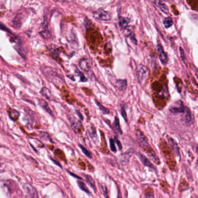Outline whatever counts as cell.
Listing matches in <instances>:
<instances>
[{
	"label": "cell",
	"instance_id": "1",
	"mask_svg": "<svg viewBox=\"0 0 198 198\" xmlns=\"http://www.w3.org/2000/svg\"><path fill=\"white\" fill-rule=\"evenodd\" d=\"M70 126L76 134H82L84 131V127L82 122L77 119L75 117L71 116L69 118Z\"/></svg>",
	"mask_w": 198,
	"mask_h": 198
},
{
	"label": "cell",
	"instance_id": "2",
	"mask_svg": "<svg viewBox=\"0 0 198 198\" xmlns=\"http://www.w3.org/2000/svg\"><path fill=\"white\" fill-rule=\"evenodd\" d=\"M148 69L146 66L143 64H139L137 68V77L138 82L141 84L144 82L148 76Z\"/></svg>",
	"mask_w": 198,
	"mask_h": 198
},
{
	"label": "cell",
	"instance_id": "3",
	"mask_svg": "<svg viewBox=\"0 0 198 198\" xmlns=\"http://www.w3.org/2000/svg\"><path fill=\"white\" fill-rule=\"evenodd\" d=\"M186 107V106L184 105L182 101L179 100L175 102L170 107L169 111L173 114H182L185 110Z\"/></svg>",
	"mask_w": 198,
	"mask_h": 198
},
{
	"label": "cell",
	"instance_id": "4",
	"mask_svg": "<svg viewBox=\"0 0 198 198\" xmlns=\"http://www.w3.org/2000/svg\"><path fill=\"white\" fill-rule=\"evenodd\" d=\"M93 17L101 21H109L111 19V13L104 9H99L93 13Z\"/></svg>",
	"mask_w": 198,
	"mask_h": 198
},
{
	"label": "cell",
	"instance_id": "5",
	"mask_svg": "<svg viewBox=\"0 0 198 198\" xmlns=\"http://www.w3.org/2000/svg\"><path fill=\"white\" fill-rule=\"evenodd\" d=\"M135 135L138 144L141 146V148L144 149H146L147 148H148L149 146V144L146 137L144 135V134H143V133L140 130H137L136 131Z\"/></svg>",
	"mask_w": 198,
	"mask_h": 198
},
{
	"label": "cell",
	"instance_id": "6",
	"mask_svg": "<svg viewBox=\"0 0 198 198\" xmlns=\"http://www.w3.org/2000/svg\"><path fill=\"white\" fill-rule=\"evenodd\" d=\"M23 188H24V192L27 193V195H29V196L31 198H38V195L37 190L35 189L34 186H32L29 183H24L23 185Z\"/></svg>",
	"mask_w": 198,
	"mask_h": 198
},
{
	"label": "cell",
	"instance_id": "7",
	"mask_svg": "<svg viewBox=\"0 0 198 198\" xmlns=\"http://www.w3.org/2000/svg\"><path fill=\"white\" fill-rule=\"evenodd\" d=\"M157 51L159 55V58L162 64L165 65L168 62V57L166 53L164 52L163 47L161 44H158L157 46Z\"/></svg>",
	"mask_w": 198,
	"mask_h": 198
},
{
	"label": "cell",
	"instance_id": "8",
	"mask_svg": "<svg viewBox=\"0 0 198 198\" xmlns=\"http://www.w3.org/2000/svg\"><path fill=\"white\" fill-rule=\"evenodd\" d=\"M181 117H182V120L185 124H189L192 121L191 112L188 107H186L185 110L182 113Z\"/></svg>",
	"mask_w": 198,
	"mask_h": 198
},
{
	"label": "cell",
	"instance_id": "9",
	"mask_svg": "<svg viewBox=\"0 0 198 198\" xmlns=\"http://www.w3.org/2000/svg\"><path fill=\"white\" fill-rule=\"evenodd\" d=\"M38 105H40L41 108L47 113H48L50 116L54 117L53 113L46 101H45L44 99H38Z\"/></svg>",
	"mask_w": 198,
	"mask_h": 198
},
{
	"label": "cell",
	"instance_id": "10",
	"mask_svg": "<svg viewBox=\"0 0 198 198\" xmlns=\"http://www.w3.org/2000/svg\"><path fill=\"white\" fill-rule=\"evenodd\" d=\"M137 155H138V156L139 157V159L141 160V162L143 163L144 165H145V166H147V167H149L151 169H155V166H154V165L143 154H142L141 153H137Z\"/></svg>",
	"mask_w": 198,
	"mask_h": 198
},
{
	"label": "cell",
	"instance_id": "11",
	"mask_svg": "<svg viewBox=\"0 0 198 198\" xmlns=\"http://www.w3.org/2000/svg\"><path fill=\"white\" fill-rule=\"evenodd\" d=\"M167 140L169 141V145L171 146L173 151L177 156H180V149H179L178 146L176 143V142L170 137H167Z\"/></svg>",
	"mask_w": 198,
	"mask_h": 198
},
{
	"label": "cell",
	"instance_id": "12",
	"mask_svg": "<svg viewBox=\"0 0 198 198\" xmlns=\"http://www.w3.org/2000/svg\"><path fill=\"white\" fill-rule=\"evenodd\" d=\"M116 86L117 89L121 91H124L127 87V82L126 80L119 79L116 82Z\"/></svg>",
	"mask_w": 198,
	"mask_h": 198
},
{
	"label": "cell",
	"instance_id": "13",
	"mask_svg": "<svg viewBox=\"0 0 198 198\" xmlns=\"http://www.w3.org/2000/svg\"><path fill=\"white\" fill-rule=\"evenodd\" d=\"M88 134L91 138L93 140L94 142L96 143L98 141V137L97 133V130L94 125H91L88 130Z\"/></svg>",
	"mask_w": 198,
	"mask_h": 198
},
{
	"label": "cell",
	"instance_id": "14",
	"mask_svg": "<svg viewBox=\"0 0 198 198\" xmlns=\"http://www.w3.org/2000/svg\"><path fill=\"white\" fill-rule=\"evenodd\" d=\"M83 175L85 177L86 180L87 181L88 184H89V185L93 189L95 193H97L96 185H95V181L94 180L93 178L91 175H90L84 174Z\"/></svg>",
	"mask_w": 198,
	"mask_h": 198
},
{
	"label": "cell",
	"instance_id": "15",
	"mask_svg": "<svg viewBox=\"0 0 198 198\" xmlns=\"http://www.w3.org/2000/svg\"><path fill=\"white\" fill-rule=\"evenodd\" d=\"M22 24V14H18L12 21V25L15 28H19Z\"/></svg>",
	"mask_w": 198,
	"mask_h": 198
},
{
	"label": "cell",
	"instance_id": "16",
	"mask_svg": "<svg viewBox=\"0 0 198 198\" xmlns=\"http://www.w3.org/2000/svg\"><path fill=\"white\" fill-rule=\"evenodd\" d=\"M40 93L41 95L43 96L44 97H45L46 99L49 100V101L52 100V97H53L52 93L48 88L46 87L42 88Z\"/></svg>",
	"mask_w": 198,
	"mask_h": 198
},
{
	"label": "cell",
	"instance_id": "17",
	"mask_svg": "<svg viewBox=\"0 0 198 198\" xmlns=\"http://www.w3.org/2000/svg\"><path fill=\"white\" fill-rule=\"evenodd\" d=\"M79 66L82 70L86 72H88L90 69V65L89 64L88 61L87 59H82L79 62Z\"/></svg>",
	"mask_w": 198,
	"mask_h": 198
},
{
	"label": "cell",
	"instance_id": "18",
	"mask_svg": "<svg viewBox=\"0 0 198 198\" xmlns=\"http://www.w3.org/2000/svg\"><path fill=\"white\" fill-rule=\"evenodd\" d=\"M9 117L12 120V121H17L20 117V113L15 109H11L8 112Z\"/></svg>",
	"mask_w": 198,
	"mask_h": 198
},
{
	"label": "cell",
	"instance_id": "19",
	"mask_svg": "<svg viewBox=\"0 0 198 198\" xmlns=\"http://www.w3.org/2000/svg\"><path fill=\"white\" fill-rule=\"evenodd\" d=\"M147 155L149 156V157L151 159L152 161H153L156 164H159L160 163V160L159 159V157H157V155H156V153H155V152L153 151V150H149L147 151L146 152Z\"/></svg>",
	"mask_w": 198,
	"mask_h": 198
},
{
	"label": "cell",
	"instance_id": "20",
	"mask_svg": "<svg viewBox=\"0 0 198 198\" xmlns=\"http://www.w3.org/2000/svg\"><path fill=\"white\" fill-rule=\"evenodd\" d=\"M159 96L161 98H167L170 96L169 94V90L167 86H164L163 88L160 90V91L158 93Z\"/></svg>",
	"mask_w": 198,
	"mask_h": 198
},
{
	"label": "cell",
	"instance_id": "21",
	"mask_svg": "<svg viewBox=\"0 0 198 198\" xmlns=\"http://www.w3.org/2000/svg\"><path fill=\"white\" fill-rule=\"evenodd\" d=\"M77 184H78V186L80 188V189L82 191H84V192H86L88 195H90L91 196H92L91 194V192H90V191H89L87 186L86 185V184L84 182L81 181H77Z\"/></svg>",
	"mask_w": 198,
	"mask_h": 198
},
{
	"label": "cell",
	"instance_id": "22",
	"mask_svg": "<svg viewBox=\"0 0 198 198\" xmlns=\"http://www.w3.org/2000/svg\"><path fill=\"white\" fill-rule=\"evenodd\" d=\"M157 6L159 8L161 11L163 12L164 13L169 14V11L168 7L162 1H159L157 2Z\"/></svg>",
	"mask_w": 198,
	"mask_h": 198
},
{
	"label": "cell",
	"instance_id": "23",
	"mask_svg": "<svg viewBox=\"0 0 198 198\" xmlns=\"http://www.w3.org/2000/svg\"><path fill=\"white\" fill-rule=\"evenodd\" d=\"M119 24L120 27L124 29H126L128 25V20L127 18H124V17H120L119 20Z\"/></svg>",
	"mask_w": 198,
	"mask_h": 198
},
{
	"label": "cell",
	"instance_id": "24",
	"mask_svg": "<svg viewBox=\"0 0 198 198\" xmlns=\"http://www.w3.org/2000/svg\"><path fill=\"white\" fill-rule=\"evenodd\" d=\"M95 101L96 104L98 106V107L99 108V110L102 112V113L104 115H108L110 113V111L109 110V109H108L107 108L105 107L104 105H102L98 101L95 99Z\"/></svg>",
	"mask_w": 198,
	"mask_h": 198
},
{
	"label": "cell",
	"instance_id": "25",
	"mask_svg": "<svg viewBox=\"0 0 198 198\" xmlns=\"http://www.w3.org/2000/svg\"><path fill=\"white\" fill-rule=\"evenodd\" d=\"M43 29L44 30L40 32V35L44 38H49L51 36V34L47 28V22H46L45 26L43 27Z\"/></svg>",
	"mask_w": 198,
	"mask_h": 198
},
{
	"label": "cell",
	"instance_id": "26",
	"mask_svg": "<svg viewBox=\"0 0 198 198\" xmlns=\"http://www.w3.org/2000/svg\"><path fill=\"white\" fill-rule=\"evenodd\" d=\"M113 127L115 128L117 132H119L120 134H122L123 131L120 126V122H119V119L117 116L115 117V120L113 123Z\"/></svg>",
	"mask_w": 198,
	"mask_h": 198
},
{
	"label": "cell",
	"instance_id": "27",
	"mask_svg": "<svg viewBox=\"0 0 198 198\" xmlns=\"http://www.w3.org/2000/svg\"><path fill=\"white\" fill-rule=\"evenodd\" d=\"M40 134V136L41 137V138H42L43 140H46L47 141H50V142L54 144V142L52 139L51 137L50 136V135L48 134V133L41 131V132H40V134Z\"/></svg>",
	"mask_w": 198,
	"mask_h": 198
},
{
	"label": "cell",
	"instance_id": "28",
	"mask_svg": "<svg viewBox=\"0 0 198 198\" xmlns=\"http://www.w3.org/2000/svg\"><path fill=\"white\" fill-rule=\"evenodd\" d=\"M173 21L170 17L166 18L163 20V25L166 29L170 28L173 25Z\"/></svg>",
	"mask_w": 198,
	"mask_h": 198
},
{
	"label": "cell",
	"instance_id": "29",
	"mask_svg": "<svg viewBox=\"0 0 198 198\" xmlns=\"http://www.w3.org/2000/svg\"><path fill=\"white\" fill-rule=\"evenodd\" d=\"M79 146L80 148V149H82V153L88 158H92V154L91 153V152L88 150L87 148H86L84 146L82 145L81 144H79Z\"/></svg>",
	"mask_w": 198,
	"mask_h": 198
},
{
	"label": "cell",
	"instance_id": "30",
	"mask_svg": "<svg viewBox=\"0 0 198 198\" xmlns=\"http://www.w3.org/2000/svg\"><path fill=\"white\" fill-rule=\"evenodd\" d=\"M109 144H110V148H111V151L116 153L117 152L116 147L115 145V140H113V138H110L109 140Z\"/></svg>",
	"mask_w": 198,
	"mask_h": 198
},
{
	"label": "cell",
	"instance_id": "31",
	"mask_svg": "<svg viewBox=\"0 0 198 198\" xmlns=\"http://www.w3.org/2000/svg\"><path fill=\"white\" fill-rule=\"evenodd\" d=\"M76 74L79 76L80 77V82H87V79L84 75V74L77 69L76 70Z\"/></svg>",
	"mask_w": 198,
	"mask_h": 198
},
{
	"label": "cell",
	"instance_id": "32",
	"mask_svg": "<svg viewBox=\"0 0 198 198\" xmlns=\"http://www.w3.org/2000/svg\"><path fill=\"white\" fill-rule=\"evenodd\" d=\"M128 37L130 39V40L131 41V42L135 44V45H137V39L135 38V35H134V33L131 31H130L129 33H128Z\"/></svg>",
	"mask_w": 198,
	"mask_h": 198
},
{
	"label": "cell",
	"instance_id": "33",
	"mask_svg": "<svg viewBox=\"0 0 198 198\" xmlns=\"http://www.w3.org/2000/svg\"><path fill=\"white\" fill-rule=\"evenodd\" d=\"M101 189L102 191V192H103V194H104V196L107 198L108 197V188H107V186H106L105 184H101Z\"/></svg>",
	"mask_w": 198,
	"mask_h": 198
},
{
	"label": "cell",
	"instance_id": "34",
	"mask_svg": "<svg viewBox=\"0 0 198 198\" xmlns=\"http://www.w3.org/2000/svg\"><path fill=\"white\" fill-rule=\"evenodd\" d=\"M121 115H122L123 117L124 118L126 122H127V117L126 112L124 106H122V107H121Z\"/></svg>",
	"mask_w": 198,
	"mask_h": 198
},
{
	"label": "cell",
	"instance_id": "35",
	"mask_svg": "<svg viewBox=\"0 0 198 198\" xmlns=\"http://www.w3.org/2000/svg\"><path fill=\"white\" fill-rule=\"evenodd\" d=\"M114 140H115V143L117 145L118 148H119V150H122V145L120 141L117 139L116 137H115V139Z\"/></svg>",
	"mask_w": 198,
	"mask_h": 198
},
{
	"label": "cell",
	"instance_id": "36",
	"mask_svg": "<svg viewBox=\"0 0 198 198\" xmlns=\"http://www.w3.org/2000/svg\"><path fill=\"white\" fill-rule=\"evenodd\" d=\"M67 172L70 175H71V176L73 177H75V178H76L78 179V180H82V177H80V176H78L77 175H76V174H75V173L71 172V171H69V170H67Z\"/></svg>",
	"mask_w": 198,
	"mask_h": 198
},
{
	"label": "cell",
	"instance_id": "37",
	"mask_svg": "<svg viewBox=\"0 0 198 198\" xmlns=\"http://www.w3.org/2000/svg\"><path fill=\"white\" fill-rule=\"evenodd\" d=\"M50 159H51V160L53 162V163H54L55 164H56L57 166H58V167H61V169H62V165H61V163H59V162H58L57 160H55L54 159H53V157H50Z\"/></svg>",
	"mask_w": 198,
	"mask_h": 198
},
{
	"label": "cell",
	"instance_id": "38",
	"mask_svg": "<svg viewBox=\"0 0 198 198\" xmlns=\"http://www.w3.org/2000/svg\"><path fill=\"white\" fill-rule=\"evenodd\" d=\"M180 52L181 58L182 61H184L185 58V53H184V50L181 47L180 48Z\"/></svg>",
	"mask_w": 198,
	"mask_h": 198
},
{
	"label": "cell",
	"instance_id": "39",
	"mask_svg": "<svg viewBox=\"0 0 198 198\" xmlns=\"http://www.w3.org/2000/svg\"><path fill=\"white\" fill-rule=\"evenodd\" d=\"M76 114L77 115V116L79 117V119L81 120H84V117L82 115L81 112L80 111H78V110H76Z\"/></svg>",
	"mask_w": 198,
	"mask_h": 198
},
{
	"label": "cell",
	"instance_id": "40",
	"mask_svg": "<svg viewBox=\"0 0 198 198\" xmlns=\"http://www.w3.org/2000/svg\"><path fill=\"white\" fill-rule=\"evenodd\" d=\"M30 145L31 146V148L34 150V151L35 152V153H38V151L35 149V146H34L33 145H31L30 143Z\"/></svg>",
	"mask_w": 198,
	"mask_h": 198
}]
</instances>
